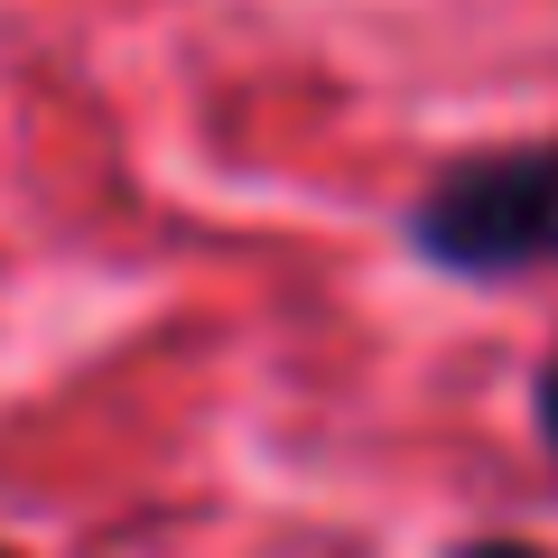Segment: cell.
I'll return each mask as SVG.
<instances>
[{
  "label": "cell",
  "mask_w": 558,
  "mask_h": 558,
  "mask_svg": "<svg viewBox=\"0 0 558 558\" xmlns=\"http://www.w3.org/2000/svg\"><path fill=\"white\" fill-rule=\"evenodd\" d=\"M539 438L558 447V363H549V373H539Z\"/></svg>",
  "instance_id": "2"
},
{
  "label": "cell",
  "mask_w": 558,
  "mask_h": 558,
  "mask_svg": "<svg viewBox=\"0 0 558 558\" xmlns=\"http://www.w3.org/2000/svg\"><path fill=\"white\" fill-rule=\"evenodd\" d=\"M457 558H549V549H521V539H475V549H457Z\"/></svg>",
  "instance_id": "3"
},
{
  "label": "cell",
  "mask_w": 558,
  "mask_h": 558,
  "mask_svg": "<svg viewBox=\"0 0 558 558\" xmlns=\"http://www.w3.org/2000/svg\"><path fill=\"white\" fill-rule=\"evenodd\" d=\"M410 242L457 279H521L558 260V140L457 159L410 205Z\"/></svg>",
  "instance_id": "1"
},
{
  "label": "cell",
  "mask_w": 558,
  "mask_h": 558,
  "mask_svg": "<svg viewBox=\"0 0 558 558\" xmlns=\"http://www.w3.org/2000/svg\"><path fill=\"white\" fill-rule=\"evenodd\" d=\"M0 558H10V549H0Z\"/></svg>",
  "instance_id": "4"
}]
</instances>
